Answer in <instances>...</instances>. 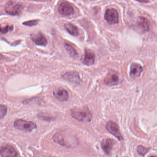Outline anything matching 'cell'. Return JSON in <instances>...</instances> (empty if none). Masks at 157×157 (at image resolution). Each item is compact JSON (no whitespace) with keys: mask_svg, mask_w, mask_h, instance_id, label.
I'll return each mask as SVG.
<instances>
[{"mask_svg":"<svg viewBox=\"0 0 157 157\" xmlns=\"http://www.w3.org/2000/svg\"><path fill=\"white\" fill-rule=\"evenodd\" d=\"M73 118L80 122H90L92 120V114L86 107L75 108L71 110Z\"/></svg>","mask_w":157,"mask_h":157,"instance_id":"1","label":"cell"},{"mask_svg":"<svg viewBox=\"0 0 157 157\" xmlns=\"http://www.w3.org/2000/svg\"><path fill=\"white\" fill-rule=\"evenodd\" d=\"M53 139L56 143L67 147H71L77 143V139L75 136L67 135L64 132L57 133Z\"/></svg>","mask_w":157,"mask_h":157,"instance_id":"2","label":"cell"},{"mask_svg":"<svg viewBox=\"0 0 157 157\" xmlns=\"http://www.w3.org/2000/svg\"><path fill=\"white\" fill-rule=\"evenodd\" d=\"M121 76L118 72L112 71L108 73L104 78V82L109 86L118 85L122 82Z\"/></svg>","mask_w":157,"mask_h":157,"instance_id":"3","label":"cell"},{"mask_svg":"<svg viewBox=\"0 0 157 157\" xmlns=\"http://www.w3.org/2000/svg\"><path fill=\"white\" fill-rule=\"evenodd\" d=\"M13 126L19 131L26 132H31L37 127L36 124L33 122L23 120H16L14 122Z\"/></svg>","mask_w":157,"mask_h":157,"instance_id":"4","label":"cell"},{"mask_svg":"<svg viewBox=\"0 0 157 157\" xmlns=\"http://www.w3.org/2000/svg\"><path fill=\"white\" fill-rule=\"evenodd\" d=\"M24 9V6L21 4L9 1L5 5V11L8 14L17 15L21 14Z\"/></svg>","mask_w":157,"mask_h":157,"instance_id":"5","label":"cell"},{"mask_svg":"<svg viewBox=\"0 0 157 157\" xmlns=\"http://www.w3.org/2000/svg\"><path fill=\"white\" fill-rule=\"evenodd\" d=\"M134 27L136 30L139 33H145L150 29V23L147 18L144 17H139Z\"/></svg>","mask_w":157,"mask_h":157,"instance_id":"6","label":"cell"},{"mask_svg":"<svg viewBox=\"0 0 157 157\" xmlns=\"http://www.w3.org/2000/svg\"><path fill=\"white\" fill-rule=\"evenodd\" d=\"M104 18L109 25L118 24L119 21L118 11L114 8L107 9L104 14Z\"/></svg>","mask_w":157,"mask_h":157,"instance_id":"7","label":"cell"},{"mask_svg":"<svg viewBox=\"0 0 157 157\" xmlns=\"http://www.w3.org/2000/svg\"><path fill=\"white\" fill-rule=\"evenodd\" d=\"M58 10L61 14L65 16L71 15L75 13L74 9L72 5L66 1H63L60 3Z\"/></svg>","mask_w":157,"mask_h":157,"instance_id":"8","label":"cell"},{"mask_svg":"<svg viewBox=\"0 0 157 157\" xmlns=\"http://www.w3.org/2000/svg\"><path fill=\"white\" fill-rule=\"evenodd\" d=\"M106 128L109 132L118 138L120 141H121L123 139L119 126L114 122L112 121L108 122L106 124Z\"/></svg>","mask_w":157,"mask_h":157,"instance_id":"9","label":"cell"},{"mask_svg":"<svg viewBox=\"0 0 157 157\" xmlns=\"http://www.w3.org/2000/svg\"><path fill=\"white\" fill-rule=\"evenodd\" d=\"M62 78L72 84H79L81 82L79 74L75 71L67 72L62 75Z\"/></svg>","mask_w":157,"mask_h":157,"instance_id":"10","label":"cell"},{"mask_svg":"<svg viewBox=\"0 0 157 157\" xmlns=\"http://www.w3.org/2000/svg\"><path fill=\"white\" fill-rule=\"evenodd\" d=\"M30 38L33 42L38 46H45L48 44L47 38L40 32L31 34Z\"/></svg>","mask_w":157,"mask_h":157,"instance_id":"11","label":"cell"},{"mask_svg":"<svg viewBox=\"0 0 157 157\" xmlns=\"http://www.w3.org/2000/svg\"><path fill=\"white\" fill-rule=\"evenodd\" d=\"M144 71L142 65L138 63H133L130 68V75L132 78H136L139 77Z\"/></svg>","mask_w":157,"mask_h":157,"instance_id":"12","label":"cell"},{"mask_svg":"<svg viewBox=\"0 0 157 157\" xmlns=\"http://www.w3.org/2000/svg\"><path fill=\"white\" fill-rule=\"evenodd\" d=\"M53 96L59 101H64L69 99V93L66 89L58 88L53 91Z\"/></svg>","mask_w":157,"mask_h":157,"instance_id":"13","label":"cell"},{"mask_svg":"<svg viewBox=\"0 0 157 157\" xmlns=\"http://www.w3.org/2000/svg\"><path fill=\"white\" fill-rule=\"evenodd\" d=\"M0 154L2 157H17V153L15 149L10 146L3 147L1 148Z\"/></svg>","mask_w":157,"mask_h":157,"instance_id":"14","label":"cell"},{"mask_svg":"<svg viewBox=\"0 0 157 157\" xmlns=\"http://www.w3.org/2000/svg\"><path fill=\"white\" fill-rule=\"evenodd\" d=\"M95 60V55L94 53L90 50L86 49L83 61V64L87 66H90L94 64Z\"/></svg>","mask_w":157,"mask_h":157,"instance_id":"15","label":"cell"},{"mask_svg":"<svg viewBox=\"0 0 157 157\" xmlns=\"http://www.w3.org/2000/svg\"><path fill=\"white\" fill-rule=\"evenodd\" d=\"M114 142L111 139H106L101 142V147L105 154L108 155H110L113 147Z\"/></svg>","mask_w":157,"mask_h":157,"instance_id":"16","label":"cell"},{"mask_svg":"<svg viewBox=\"0 0 157 157\" xmlns=\"http://www.w3.org/2000/svg\"><path fill=\"white\" fill-rule=\"evenodd\" d=\"M65 30L71 35L73 36H78V28L74 24L71 23H66L64 26Z\"/></svg>","mask_w":157,"mask_h":157,"instance_id":"17","label":"cell"},{"mask_svg":"<svg viewBox=\"0 0 157 157\" xmlns=\"http://www.w3.org/2000/svg\"><path fill=\"white\" fill-rule=\"evenodd\" d=\"M64 47L69 54L72 58H76L78 57V53L72 45H70L69 43H65L64 44Z\"/></svg>","mask_w":157,"mask_h":157,"instance_id":"18","label":"cell"},{"mask_svg":"<svg viewBox=\"0 0 157 157\" xmlns=\"http://www.w3.org/2000/svg\"><path fill=\"white\" fill-rule=\"evenodd\" d=\"M137 153H138L140 155L144 156L149 151V149L148 148H146L143 146H139L137 147Z\"/></svg>","mask_w":157,"mask_h":157,"instance_id":"19","label":"cell"},{"mask_svg":"<svg viewBox=\"0 0 157 157\" xmlns=\"http://www.w3.org/2000/svg\"><path fill=\"white\" fill-rule=\"evenodd\" d=\"M7 112V108L5 105L0 104V119H2L6 115Z\"/></svg>","mask_w":157,"mask_h":157,"instance_id":"20","label":"cell"},{"mask_svg":"<svg viewBox=\"0 0 157 157\" xmlns=\"http://www.w3.org/2000/svg\"><path fill=\"white\" fill-rule=\"evenodd\" d=\"M13 29V26H7L5 27H0V33L6 34L9 31H12Z\"/></svg>","mask_w":157,"mask_h":157,"instance_id":"21","label":"cell"},{"mask_svg":"<svg viewBox=\"0 0 157 157\" xmlns=\"http://www.w3.org/2000/svg\"><path fill=\"white\" fill-rule=\"evenodd\" d=\"M39 20L38 19H34V20H29V21H25L23 23V25L28 26L32 27L33 26H36L38 24Z\"/></svg>","mask_w":157,"mask_h":157,"instance_id":"22","label":"cell"},{"mask_svg":"<svg viewBox=\"0 0 157 157\" xmlns=\"http://www.w3.org/2000/svg\"><path fill=\"white\" fill-rule=\"evenodd\" d=\"M39 118L41 120H44V121H50L51 120H52V117H50L49 116H47L45 114H43V113H41L40 114L38 115Z\"/></svg>","mask_w":157,"mask_h":157,"instance_id":"23","label":"cell"},{"mask_svg":"<svg viewBox=\"0 0 157 157\" xmlns=\"http://www.w3.org/2000/svg\"><path fill=\"white\" fill-rule=\"evenodd\" d=\"M2 55H1V54H0V59H1V58H2Z\"/></svg>","mask_w":157,"mask_h":157,"instance_id":"24","label":"cell"}]
</instances>
